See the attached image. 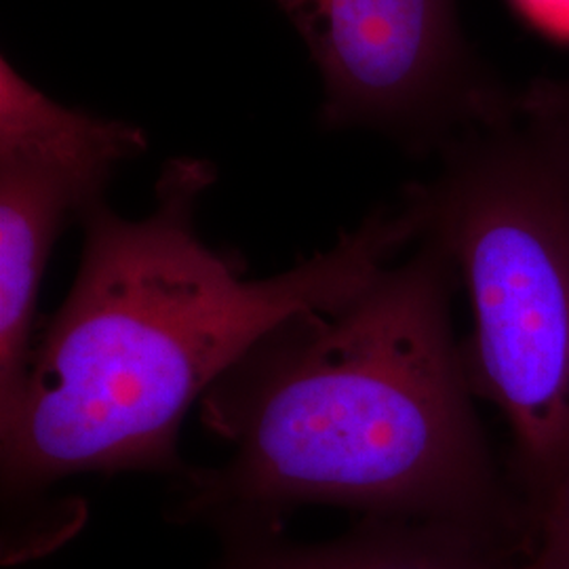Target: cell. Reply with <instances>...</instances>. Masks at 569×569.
I'll return each mask as SVG.
<instances>
[{
	"label": "cell",
	"instance_id": "cell-7",
	"mask_svg": "<svg viewBox=\"0 0 569 569\" xmlns=\"http://www.w3.org/2000/svg\"><path fill=\"white\" fill-rule=\"evenodd\" d=\"M519 569H569V458L526 509Z\"/></svg>",
	"mask_w": 569,
	"mask_h": 569
},
{
	"label": "cell",
	"instance_id": "cell-4",
	"mask_svg": "<svg viewBox=\"0 0 569 569\" xmlns=\"http://www.w3.org/2000/svg\"><path fill=\"white\" fill-rule=\"evenodd\" d=\"M326 82L327 127H367L416 150L496 127L510 103L460 30L456 0H277Z\"/></svg>",
	"mask_w": 569,
	"mask_h": 569
},
{
	"label": "cell",
	"instance_id": "cell-8",
	"mask_svg": "<svg viewBox=\"0 0 569 569\" xmlns=\"http://www.w3.org/2000/svg\"><path fill=\"white\" fill-rule=\"evenodd\" d=\"M517 119L547 148L569 183V79L533 84L517 100Z\"/></svg>",
	"mask_w": 569,
	"mask_h": 569
},
{
	"label": "cell",
	"instance_id": "cell-6",
	"mask_svg": "<svg viewBox=\"0 0 569 569\" xmlns=\"http://www.w3.org/2000/svg\"><path fill=\"white\" fill-rule=\"evenodd\" d=\"M218 569H519L523 540L448 521L361 519L329 542H291L283 529L222 536Z\"/></svg>",
	"mask_w": 569,
	"mask_h": 569
},
{
	"label": "cell",
	"instance_id": "cell-2",
	"mask_svg": "<svg viewBox=\"0 0 569 569\" xmlns=\"http://www.w3.org/2000/svg\"><path fill=\"white\" fill-rule=\"evenodd\" d=\"M213 164L173 159L140 220L106 201L82 213L77 279L34 340L20 403L0 425L4 502L84 472L178 477L180 430L244 352L283 319L342 305L420 239L406 197L333 247L268 279H244L203 243L197 209Z\"/></svg>",
	"mask_w": 569,
	"mask_h": 569
},
{
	"label": "cell",
	"instance_id": "cell-1",
	"mask_svg": "<svg viewBox=\"0 0 569 569\" xmlns=\"http://www.w3.org/2000/svg\"><path fill=\"white\" fill-rule=\"evenodd\" d=\"M456 287L448 253L422 237L342 305L272 327L199 401L230 458L173 479L171 519L226 536L336 507L526 540V507L475 409Z\"/></svg>",
	"mask_w": 569,
	"mask_h": 569
},
{
	"label": "cell",
	"instance_id": "cell-3",
	"mask_svg": "<svg viewBox=\"0 0 569 569\" xmlns=\"http://www.w3.org/2000/svg\"><path fill=\"white\" fill-rule=\"evenodd\" d=\"M406 197L467 291L468 378L509 427L528 507L569 458L568 180L507 121L449 143L439 176Z\"/></svg>",
	"mask_w": 569,
	"mask_h": 569
},
{
	"label": "cell",
	"instance_id": "cell-5",
	"mask_svg": "<svg viewBox=\"0 0 569 569\" xmlns=\"http://www.w3.org/2000/svg\"><path fill=\"white\" fill-rule=\"evenodd\" d=\"M146 150L142 129L58 102L0 133V425L20 403L44 268L72 218L103 201L112 173Z\"/></svg>",
	"mask_w": 569,
	"mask_h": 569
}]
</instances>
